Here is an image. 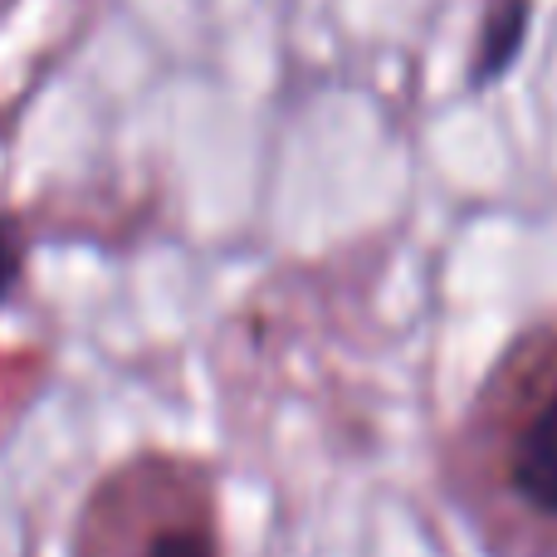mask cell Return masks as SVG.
I'll use <instances>...</instances> for the list:
<instances>
[{"label": "cell", "instance_id": "1", "mask_svg": "<svg viewBox=\"0 0 557 557\" xmlns=\"http://www.w3.org/2000/svg\"><path fill=\"white\" fill-rule=\"evenodd\" d=\"M490 480L519 529L557 539V372L513 401L494 435Z\"/></svg>", "mask_w": 557, "mask_h": 557}, {"label": "cell", "instance_id": "3", "mask_svg": "<svg viewBox=\"0 0 557 557\" xmlns=\"http://www.w3.org/2000/svg\"><path fill=\"white\" fill-rule=\"evenodd\" d=\"M143 557H221V548H215V533L201 519H176L162 533H152Z\"/></svg>", "mask_w": 557, "mask_h": 557}, {"label": "cell", "instance_id": "4", "mask_svg": "<svg viewBox=\"0 0 557 557\" xmlns=\"http://www.w3.org/2000/svg\"><path fill=\"white\" fill-rule=\"evenodd\" d=\"M15 278H20V240L10 231V221H0V304L15 288Z\"/></svg>", "mask_w": 557, "mask_h": 557}, {"label": "cell", "instance_id": "2", "mask_svg": "<svg viewBox=\"0 0 557 557\" xmlns=\"http://www.w3.org/2000/svg\"><path fill=\"white\" fill-rule=\"evenodd\" d=\"M533 25V0H494L480 20V45H474L470 59V84L490 88L519 64L523 39H529Z\"/></svg>", "mask_w": 557, "mask_h": 557}]
</instances>
